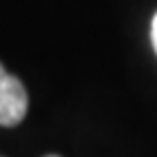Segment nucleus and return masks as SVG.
<instances>
[{
  "label": "nucleus",
  "instance_id": "obj_1",
  "mask_svg": "<svg viewBox=\"0 0 157 157\" xmlns=\"http://www.w3.org/2000/svg\"><path fill=\"white\" fill-rule=\"evenodd\" d=\"M29 109V94L17 76L0 66V127H15Z\"/></svg>",
  "mask_w": 157,
  "mask_h": 157
},
{
  "label": "nucleus",
  "instance_id": "obj_2",
  "mask_svg": "<svg viewBox=\"0 0 157 157\" xmlns=\"http://www.w3.org/2000/svg\"><path fill=\"white\" fill-rule=\"evenodd\" d=\"M151 37H153V48H155V52H157V13H155V17H153V26H151Z\"/></svg>",
  "mask_w": 157,
  "mask_h": 157
},
{
  "label": "nucleus",
  "instance_id": "obj_3",
  "mask_svg": "<svg viewBox=\"0 0 157 157\" xmlns=\"http://www.w3.org/2000/svg\"><path fill=\"white\" fill-rule=\"evenodd\" d=\"M48 157H57V155H48Z\"/></svg>",
  "mask_w": 157,
  "mask_h": 157
}]
</instances>
